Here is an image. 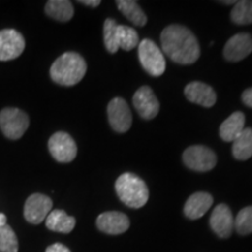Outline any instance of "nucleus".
<instances>
[{
    "instance_id": "nucleus-1",
    "label": "nucleus",
    "mask_w": 252,
    "mask_h": 252,
    "mask_svg": "<svg viewBox=\"0 0 252 252\" xmlns=\"http://www.w3.org/2000/svg\"><path fill=\"white\" fill-rule=\"evenodd\" d=\"M162 52L179 64H193L201 55L200 45L193 32L182 25H169L162 31Z\"/></svg>"
},
{
    "instance_id": "nucleus-2",
    "label": "nucleus",
    "mask_w": 252,
    "mask_h": 252,
    "mask_svg": "<svg viewBox=\"0 0 252 252\" xmlns=\"http://www.w3.org/2000/svg\"><path fill=\"white\" fill-rule=\"evenodd\" d=\"M87 72V63L80 54L67 52L54 61L50 67V77L56 84L71 87L80 83Z\"/></svg>"
},
{
    "instance_id": "nucleus-3",
    "label": "nucleus",
    "mask_w": 252,
    "mask_h": 252,
    "mask_svg": "<svg viewBox=\"0 0 252 252\" xmlns=\"http://www.w3.org/2000/svg\"><path fill=\"white\" fill-rule=\"evenodd\" d=\"M115 188L119 200L133 209L144 207L149 201V188L143 179L133 173H124L119 176Z\"/></svg>"
},
{
    "instance_id": "nucleus-4",
    "label": "nucleus",
    "mask_w": 252,
    "mask_h": 252,
    "mask_svg": "<svg viewBox=\"0 0 252 252\" xmlns=\"http://www.w3.org/2000/svg\"><path fill=\"white\" fill-rule=\"evenodd\" d=\"M138 56L141 67L151 76L159 77L166 70L165 56L156 42L150 39H144L138 45Z\"/></svg>"
},
{
    "instance_id": "nucleus-5",
    "label": "nucleus",
    "mask_w": 252,
    "mask_h": 252,
    "mask_svg": "<svg viewBox=\"0 0 252 252\" xmlns=\"http://www.w3.org/2000/svg\"><path fill=\"white\" fill-rule=\"evenodd\" d=\"M30 126L27 113L17 108H5L0 111V130L6 138L20 139Z\"/></svg>"
},
{
    "instance_id": "nucleus-6",
    "label": "nucleus",
    "mask_w": 252,
    "mask_h": 252,
    "mask_svg": "<svg viewBox=\"0 0 252 252\" xmlns=\"http://www.w3.org/2000/svg\"><path fill=\"white\" fill-rule=\"evenodd\" d=\"M182 160L189 169L195 172L212 171L217 163V158L214 151L202 145L188 147L182 154Z\"/></svg>"
},
{
    "instance_id": "nucleus-7",
    "label": "nucleus",
    "mask_w": 252,
    "mask_h": 252,
    "mask_svg": "<svg viewBox=\"0 0 252 252\" xmlns=\"http://www.w3.org/2000/svg\"><path fill=\"white\" fill-rule=\"evenodd\" d=\"M48 150L58 162H70L77 156V145L71 135L65 132H56L48 141Z\"/></svg>"
},
{
    "instance_id": "nucleus-8",
    "label": "nucleus",
    "mask_w": 252,
    "mask_h": 252,
    "mask_svg": "<svg viewBox=\"0 0 252 252\" xmlns=\"http://www.w3.org/2000/svg\"><path fill=\"white\" fill-rule=\"evenodd\" d=\"M53 201L47 195L35 193L32 194L25 202L24 216L27 222L32 224H40L46 220L47 216L52 212Z\"/></svg>"
},
{
    "instance_id": "nucleus-9",
    "label": "nucleus",
    "mask_w": 252,
    "mask_h": 252,
    "mask_svg": "<svg viewBox=\"0 0 252 252\" xmlns=\"http://www.w3.org/2000/svg\"><path fill=\"white\" fill-rule=\"evenodd\" d=\"M108 118L112 130L125 133L132 125V113L124 98L116 97L108 105Z\"/></svg>"
},
{
    "instance_id": "nucleus-10",
    "label": "nucleus",
    "mask_w": 252,
    "mask_h": 252,
    "mask_svg": "<svg viewBox=\"0 0 252 252\" xmlns=\"http://www.w3.org/2000/svg\"><path fill=\"white\" fill-rule=\"evenodd\" d=\"M23 34L15 30L0 31V61H11L23 54L25 50Z\"/></svg>"
},
{
    "instance_id": "nucleus-11",
    "label": "nucleus",
    "mask_w": 252,
    "mask_h": 252,
    "mask_svg": "<svg viewBox=\"0 0 252 252\" xmlns=\"http://www.w3.org/2000/svg\"><path fill=\"white\" fill-rule=\"evenodd\" d=\"M133 105L143 119H153L159 113L160 104L150 87H141L133 94Z\"/></svg>"
},
{
    "instance_id": "nucleus-12",
    "label": "nucleus",
    "mask_w": 252,
    "mask_h": 252,
    "mask_svg": "<svg viewBox=\"0 0 252 252\" xmlns=\"http://www.w3.org/2000/svg\"><path fill=\"white\" fill-rule=\"evenodd\" d=\"M252 53V35L250 33H238L230 37L223 49L226 61L239 62Z\"/></svg>"
},
{
    "instance_id": "nucleus-13",
    "label": "nucleus",
    "mask_w": 252,
    "mask_h": 252,
    "mask_svg": "<svg viewBox=\"0 0 252 252\" xmlns=\"http://www.w3.org/2000/svg\"><path fill=\"white\" fill-rule=\"evenodd\" d=\"M213 231L220 238H228L235 229V220L230 208L220 203L213 210L209 220Z\"/></svg>"
},
{
    "instance_id": "nucleus-14",
    "label": "nucleus",
    "mask_w": 252,
    "mask_h": 252,
    "mask_svg": "<svg viewBox=\"0 0 252 252\" xmlns=\"http://www.w3.org/2000/svg\"><path fill=\"white\" fill-rule=\"evenodd\" d=\"M96 225L102 232L109 235H119L130 226V220L125 214L119 212H106L97 217Z\"/></svg>"
},
{
    "instance_id": "nucleus-15",
    "label": "nucleus",
    "mask_w": 252,
    "mask_h": 252,
    "mask_svg": "<svg viewBox=\"0 0 252 252\" xmlns=\"http://www.w3.org/2000/svg\"><path fill=\"white\" fill-rule=\"evenodd\" d=\"M185 96L189 102L210 108L216 103V93L203 82H191L185 88Z\"/></svg>"
},
{
    "instance_id": "nucleus-16",
    "label": "nucleus",
    "mask_w": 252,
    "mask_h": 252,
    "mask_svg": "<svg viewBox=\"0 0 252 252\" xmlns=\"http://www.w3.org/2000/svg\"><path fill=\"white\" fill-rule=\"evenodd\" d=\"M213 196L210 194L204 193V191H197L188 197L186 201L184 213L189 220H198L201 219L210 207L213 206Z\"/></svg>"
},
{
    "instance_id": "nucleus-17",
    "label": "nucleus",
    "mask_w": 252,
    "mask_h": 252,
    "mask_svg": "<svg viewBox=\"0 0 252 252\" xmlns=\"http://www.w3.org/2000/svg\"><path fill=\"white\" fill-rule=\"evenodd\" d=\"M245 128V116L243 112L236 111L225 119L220 126V137L230 143L234 141Z\"/></svg>"
},
{
    "instance_id": "nucleus-18",
    "label": "nucleus",
    "mask_w": 252,
    "mask_h": 252,
    "mask_svg": "<svg viewBox=\"0 0 252 252\" xmlns=\"http://www.w3.org/2000/svg\"><path fill=\"white\" fill-rule=\"evenodd\" d=\"M76 225L75 217L69 216L64 210H52L46 219V226L52 231L69 234Z\"/></svg>"
},
{
    "instance_id": "nucleus-19",
    "label": "nucleus",
    "mask_w": 252,
    "mask_h": 252,
    "mask_svg": "<svg viewBox=\"0 0 252 252\" xmlns=\"http://www.w3.org/2000/svg\"><path fill=\"white\" fill-rule=\"evenodd\" d=\"M45 12L49 18L54 20L67 23L74 17V6L68 0H50L47 1Z\"/></svg>"
},
{
    "instance_id": "nucleus-20",
    "label": "nucleus",
    "mask_w": 252,
    "mask_h": 252,
    "mask_svg": "<svg viewBox=\"0 0 252 252\" xmlns=\"http://www.w3.org/2000/svg\"><path fill=\"white\" fill-rule=\"evenodd\" d=\"M232 143V156L235 159H250L252 157V128L245 127Z\"/></svg>"
},
{
    "instance_id": "nucleus-21",
    "label": "nucleus",
    "mask_w": 252,
    "mask_h": 252,
    "mask_svg": "<svg viewBox=\"0 0 252 252\" xmlns=\"http://www.w3.org/2000/svg\"><path fill=\"white\" fill-rule=\"evenodd\" d=\"M117 7L123 14L125 15L131 23H133L135 26L143 27L147 23V17L144 13L143 9L138 5L137 1L133 0H118L116 1Z\"/></svg>"
},
{
    "instance_id": "nucleus-22",
    "label": "nucleus",
    "mask_w": 252,
    "mask_h": 252,
    "mask_svg": "<svg viewBox=\"0 0 252 252\" xmlns=\"http://www.w3.org/2000/svg\"><path fill=\"white\" fill-rule=\"evenodd\" d=\"M231 21L236 25L252 24V1L251 0H241L237 1L230 14Z\"/></svg>"
},
{
    "instance_id": "nucleus-23",
    "label": "nucleus",
    "mask_w": 252,
    "mask_h": 252,
    "mask_svg": "<svg viewBox=\"0 0 252 252\" xmlns=\"http://www.w3.org/2000/svg\"><path fill=\"white\" fill-rule=\"evenodd\" d=\"M117 27L118 24L112 18H108L105 20V23H104V45H105V48L108 49V52L111 53V54H116L119 49Z\"/></svg>"
},
{
    "instance_id": "nucleus-24",
    "label": "nucleus",
    "mask_w": 252,
    "mask_h": 252,
    "mask_svg": "<svg viewBox=\"0 0 252 252\" xmlns=\"http://www.w3.org/2000/svg\"><path fill=\"white\" fill-rule=\"evenodd\" d=\"M118 45L119 48L130 52L139 45V35L134 28L125 26V25H118Z\"/></svg>"
},
{
    "instance_id": "nucleus-25",
    "label": "nucleus",
    "mask_w": 252,
    "mask_h": 252,
    "mask_svg": "<svg viewBox=\"0 0 252 252\" xmlns=\"http://www.w3.org/2000/svg\"><path fill=\"white\" fill-rule=\"evenodd\" d=\"M19 243L13 229L5 224L0 226V252H18Z\"/></svg>"
},
{
    "instance_id": "nucleus-26",
    "label": "nucleus",
    "mask_w": 252,
    "mask_h": 252,
    "mask_svg": "<svg viewBox=\"0 0 252 252\" xmlns=\"http://www.w3.org/2000/svg\"><path fill=\"white\" fill-rule=\"evenodd\" d=\"M235 229L239 235H249L252 232V206L245 207L238 213L235 220Z\"/></svg>"
},
{
    "instance_id": "nucleus-27",
    "label": "nucleus",
    "mask_w": 252,
    "mask_h": 252,
    "mask_svg": "<svg viewBox=\"0 0 252 252\" xmlns=\"http://www.w3.org/2000/svg\"><path fill=\"white\" fill-rule=\"evenodd\" d=\"M46 252H71L69 249L61 243H55L49 245L48 248L46 249Z\"/></svg>"
},
{
    "instance_id": "nucleus-28",
    "label": "nucleus",
    "mask_w": 252,
    "mask_h": 252,
    "mask_svg": "<svg viewBox=\"0 0 252 252\" xmlns=\"http://www.w3.org/2000/svg\"><path fill=\"white\" fill-rule=\"evenodd\" d=\"M242 100L249 108H252V88H249L242 94Z\"/></svg>"
},
{
    "instance_id": "nucleus-29",
    "label": "nucleus",
    "mask_w": 252,
    "mask_h": 252,
    "mask_svg": "<svg viewBox=\"0 0 252 252\" xmlns=\"http://www.w3.org/2000/svg\"><path fill=\"white\" fill-rule=\"evenodd\" d=\"M78 2L86 6H90V7H97V6L100 5L99 0H81V1Z\"/></svg>"
},
{
    "instance_id": "nucleus-30",
    "label": "nucleus",
    "mask_w": 252,
    "mask_h": 252,
    "mask_svg": "<svg viewBox=\"0 0 252 252\" xmlns=\"http://www.w3.org/2000/svg\"><path fill=\"white\" fill-rule=\"evenodd\" d=\"M6 224V216L4 214H0V226Z\"/></svg>"
},
{
    "instance_id": "nucleus-31",
    "label": "nucleus",
    "mask_w": 252,
    "mask_h": 252,
    "mask_svg": "<svg viewBox=\"0 0 252 252\" xmlns=\"http://www.w3.org/2000/svg\"><path fill=\"white\" fill-rule=\"evenodd\" d=\"M220 4H224V5H230V4H236V2H237V1H220Z\"/></svg>"
}]
</instances>
